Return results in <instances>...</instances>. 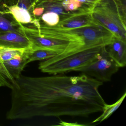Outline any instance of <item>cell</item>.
<instances>
[{"mask_svg": "<svg viewBox=\"0 0 126 126\" xmlns=\"http://www.w3.org/2000/svg\"><path fill=\"white\" fill-rule=\"evenodd\" d=\"M42 19L47 24L51 26L56 25L60 20L59 15L52 12H47L44 14L43 15Z\"/></svg>", "mask_w": 126, "mask_h": 126, "instance_id": "7c38bea8", "label": "cell"}, {"mask_svg": "<svg viewBox=\"0 0 126 126\" xmlns=\"http://www.w3.org/2000/svg\"><path fill=\"white\" fill-rule=\"evenodd\" d=\"M105 47L93 61L75 71L103 83L110 81L113 75L118 72L119 67L109 56Z\"/></svg>", "mask_w": 126, "mask_h": 126, "instance_id": "277c9868", "label": "cell"}, {"mask_svg": "<svg viewBox=\"0 0 126 126\" xmlns=\"http://www.w3.org/2000/svg\"><path fill=\"white\" fill-rule=\"evenodd\" d=\"M3 87V86L1 84V83H0V87Z\"/></svg>", "mask_w": 126, "mask_h": 126, "instance_id": "2e32d148", "label": "cell"}, {"mask_svg": "<svg viewBox=\"0 0 126 126\" xmlns=\"http://www.w3.org/2000/svg\"><path fill=\"white\" fill-rule=\"evenodd\" d=\"M104 47L92 48L64 56L56 55L40 63L39 68L43 73L53 75L75 71L93 61Z\"/></svg>", "mask_w": 126, "mask_h": 126, "instance_id": "3957f363", "label": "cell"}, {"mask_svg": "<svg viewBox=\"0 0 126 126\" xmlns=\"http://www.w3.org/2000/svg\"><path fill=\"white\" fill-rule=\"evenodd\" d=\"M91 15L96 24L126 42L125 14L118 0H101L93 8Z\"/></svg>", "mask_w": 126, "mask_h": 126, "instance_id": "7a4b0ae2", "label": "cell"}, {"mask_svg": "<svg viewBox=\"0 0 126 126\" xmlns=\"http://www.w3.org/2000/svg\"><path fill=\"white\" fill-rule=\"evenodd\" d=\"M19 7L23 9H26L27 10V8L26 7V5L24 3H21L19 4Z\"/></svg>", "mask_w": 126, "mask_h": 126, "instance_id": "9a60e30c", "label": "cell"}, {"mask_svg": "<svg viewBox=\"0 0 126 126\" xmlns=\"http://www.w3.org/2000/svg\"><path fill=\"white\" fill-rule=\"evenodd\" d=\"M55 51L42 48H29L27 51V64L34 61L46 60L58 55Z\"/></svg>", "mask_w": 126, "mask_h": 126, "instance_id": "ba28073f", "label": "cell"}, {"mask_svg": "<svg viewBox=\"0 0 126 126\" xmlns=\"http://www.w3.org/2000/svg\"><path fill=\"white\" fill-rule=\"evenodd\" d=\"M105 48L109 56L119 68L126 66V42L115 37L112 42L106 46Z\"/></svg>", "mask_w": 126, "mask_h": 126, "instance_id": "8992f818", "label": "cell"}, {"mask_svg": "<svg viewBox=\"0 0 126 126\" xmlns=\"http://www.w3.org/2000/svg\"><path fill=\"white\" fill-rule=\"evenodd\" d=\"M103 82L84 74L31 77L21 74L11 90L9 120L37 116L88 117L106 105L99 88Z\"/></svg>", "mask_w": 126, "mask_h": 126, "instance_id": "6da1fadb", "label": "cell"}, {"mask_svg": "<svg viewBox=\"0 0 126 126\" xmlns=\"http://www.w3.org/2000/svg\"><path fill=\"white\" fill-rule=\"evenodd\" d=\"M32 43L29 39L14 33H8L0 36V47L28 49Z\"/></svg>", "mask_w": 126, "mask_h": 126, "instance_id": "52a82bcc", "label": "cell"}, {"mask_svg": "<svg viewBox=\"0 0 126 126\" xmlns=\"http://www.w3.org/2000/svg\"><path fill=\"white\" fill-rule=\"evenodd\" d=\"M0 29L4 31H15L11 23L6 19L1 16H0Z\"/></svg>", "mask_w": 126, "mask_h": 126, "instance_id": "4fadbf2b", "label": "cell"}, {"mask_svg": "<svg viewBox=\"0 0 126 126\" xmlns=\"http://www.w3.org/2000/svg\"><path fill=\"white\" fill-rule=\"evenodd\" d=\"M15 81V79L7 70L0 57V83L3 87L11 89Z\"/></svg>", "mask_w": 126, "mask_h": 126, "instance_id": "30bf717a", "label": "cell"}, {"mask_svg": "<svg viewBox=\"0 0 126 126\" xmlns=\"http://www.w3.org/2000/svg\"><path fill=\"white\" fill-rule=\"evenodd\" d=\"M126 95V92H125L121 98L115 103L111 105H108L106 104L103 108L102 114L98 118L93 121L92 123H94L99 122H101L109 118L112 115V113L119 107L124 101Z\"/></svg>", "mask_w": 126, "mask_h": 126, "instance_id": "9c48e42d", "label": "cell"}, {"mask_svg": "<svg viewBox=\"0 0 126 126\" xmlns=\"http://www.w3.org/2000/svg\"><path fill=\"white\" fill-rule=\"evenodd\" d=\"M11 11L16 19L19 22L27 23L31 21V16L27 10L21 8L19 6H15L11 8Z\"/></svg>", "mask_w": 126, "mask_h": 126, "instance_id": "8fae6325", "label": "cell"}, {"mask_svg": "<svg viewBox=\"0 0 126 126\" xmlns=\"http://www.w3.org/2000/svg\"><path fill=\"white\" fill-rule=\"evenodd\" d=\"M81 2L84 6L90 10H93L94 6L101 0H77Z\"/></svg>", "mask_w": 126, "mask_h": 126, "instance_id": "5bb4252c", "label": "cell"}, {"mask_svg": "<svg viewBox=\"0 0 126 126\" xmlns=\"http://www.w3.org/2000/svg\"><path fill=\"white\" fill-rule=\"evenodd\" d=\"M28 49L0 47V57L6 68L15 79L20 76L27 64Z\"/></svg>", "mask_w": 126, "mask_h": 126, "instance_id": "5b68a950", "label": "cell"}]
</instances>
